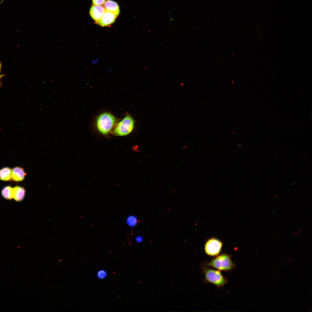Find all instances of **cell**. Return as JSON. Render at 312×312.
Wrapping results in <instances>:
<instances>
[{"label": "cell", "instance_id": "6da1fadb", "mask_svg": "<svg viewBox=\"0 0 312 312\" xmlns=\"http://www.w3.org/2000/svg\"><path fill=\"white\" fill-rule=\"evenodd\" d=\"M117 121L116 118L112 114L108 112H104L97 116L95 125L100 133L106 135L112 130Z\"/></svg>", "mask_w": 312, "mask_h": 312}, {"label": "cell", "instance_id": "7a4b0ae2", "mask_svg": "<svg viewBox=\"0 0 312 312\" xmlns=\"http://www.w3.org/2000/svg\"><path fill=\"white\" fill-rule=\"evenodd\" d=\"M135 121L132 116L127 113L124 118L116 123L112 130V133L117 136H124L130 134L133 130Z\"/></svg>", "mask_w": 312, "mask_h": 312}, {"label": "cell", "instance_id": "3957f363", "mask_svg": "<svg viewBox=\"0 0 312 312\" xmlns=\"http://www.w3.org/2000/svg\"><path fill=\"white\" fill-rule=\"evenodd\" d=\"M205 265L223 271L231 270L234 266L230 257L225 254L218 256Z\"/></svg>", "mask_w": 312, "mask_h": 312}, {"label": "cell", "instance_id": "277c9868", "mask_svg": "<svg viewBox=\"0 0 312 312\" xmlns=\"http://www.w3.org/2000/svg\"><path fill=\"white\" fill-rule=\"evenodd\" d=\"M204 271L206 280L218 287L224 286L226 283L220 271L204 268Z\"/></svg>", "mask_w": 312, "mask_h": 312}, {"label": "cell", "instance_id": "5b68a950", "mask_svg": "<svg viewBox=\"0 0 312 312\" xmlns=\"http://www.w3.org/2000/svg\"><path fill=\"white\" fill-rule=\"evenodd\" d=\"M222 246V242L215 238L209 240L206 242L205 247V251L207 254L211 256H215L220 252Z\"/></svg>", "mask_w": 312, "mask_h": 312}, {"label": "cell", "instance_id": "8992f818", "mask_svg": "<svg viewBox=\"0 0 312 312\" xmlns=\"http://www.w3.org/2000/svg\"><path fill=\"white\" fill-rule=\"evenodd\" d=\"M117 16L113 13L105 10L101 19L96 23L102 26H107L113 23Z\"/></svg>", "mask_w": 312, "mask_h": 312}, {"label": "cell", "instance_id": "52a82bcc", "mask_svg": "<svg viewBox=\"0 0 312 312\" xmlns=\"http://www.w3.org/2000/svg\"><path fill=\"white\" fill-rule=\"evenodd\" d=\"M105 10L103 6L94 5L90 9V14L92 18L97 22L101 19Z\"/></svg>", "mask_w": 312, "mask_h": 312}, {"label": "cell", "instance_id": "ba28073f", "mask_svg": "<svg viewBox=\"0 0 312 312\" xmlns=\"http://www.w3.org/2000/svg\"><path fill=\"white\" fill-rule=\"evenodd\" d=\"M26 175L23 169L19 167H15L12 170L11 179L16 181L23 180Z\"/></svg>", "mask_w": 312, "mask_h": 312}, {"label": "cell", "instance_id": "9c48e42d", "mask_svg": "<svg viewBox=\"0 0 312 312\" xmlns=\"http://www.w3.org/2000/svg\"><path fill=\"white\" fill-rule=\"evenodd\" d=\"M104 7L106 10L112 12L117 16L120 13L119 6L115 1L107 0L104 3Z\"/></svg>", "mask_w": 312, "mask_h": 312}, {"label": "cell", "instance_id": "30bf717a", "mask_svg": "<svg viewBox=\"0 0 312 312\" xmlns=\"http://www.w3.org/2000/svg\"><path fill=\"white\" fill-rule=\"evenodd\" d=\"M25 195V190L23 187L16 186L13 187V198L17 202L22 201Z\"/></svg>", "mask_w": 312, "mask_h": 312}, {"label": "cell", "instance_id": "8fae6325", "mask_svg": "<svg viewBox=\"0 0 312 312\" xmlns=\"http://www.w3.org/2000/svg\"><path fill=\"white\" fill-rule=\"evenodd\" d=\"M12 169L4 167L0 170V179L3 181H9L11 179Z\"/></svg>", "mask_w": 312, "mask_h": 312}, {"label": "cell", "instance_id": "7c38bea8", "mask_svg": "<svg viewBox=\"0 0 312 312\" xmlns=\"http://www.w3.org/2000/svg\"><path fill=\"white\" fill-rule=\"evenodd\" d=\"M13 188L10 186L5 187L1 191V194L3 197L5 199L10 200L13 198Z\"/></svg>", "mask_w": 312, "mask_h": 312}, {"label": "cell", "instance_id": "4fadbf2b", "mask_svg": "<svg viewBox=\"0 0 312 312\" xmlns=\"http://www.w3.org/2000/svg\"><path fill=\"white\" fill-rule=\"evenodd\" d=\"M126 222L127 225L129 227L132 228L136 226L138 221V219L135 216L130 215L127 217Z\"/></svg>", "mask_w": 312, "mask_h": 312}, {"label": "cell", "instance_id": "5bb4252c", "mask_svg": "<svg viewBox=\"0 0 312 312\" xmlns=\"http://www.w3.org/2000/svg\"><path fill=\"white\" fill-rule=\"evenodd\" d=\"M107 275L106 271L104 270H99L97 272L96 276L98 278L100 279H103L106 278Z\"/></svg>", "mask_w": 312, "mask_h": 312}, {"label": "cell", "instance_id": "9a60e30c", "mask_svg": "<svg viewBox=\"0 0 312 312\" xmlns=\"http://www.w3.org/2000/svg\"><path fill=\"white\" fill-rule=\"evenodd\" d=\"M93 4L95 5H102L105 3V0H92Z\"/></svg>", "mask_w": 312, "mask_h": 312}, {"label": "cell", "instance_id": "2e32d148", "mask_svg": "<svg viewBox=\"0 0 312 312\" xmlns=\"http://www.w3.org/2000/svg\"><path fill=\"white\" fill-rule=\"evenodd\" d=\"M135 241L138 243H140L143 241V238L141 236H138L135 238Z\"/></svg>", "mask_w": 312, "mask_h": 312}, {"label": "cell", "instance_id": "e0dca14e", "mask_svg": "<svg viewBox=\"0 0 312 312\" xmlns=\"http://www.w3.org/2000/svg\"><path fill=\"white\" fill-rule=\"evenodd\" d=\"M238 145H239V146H238L240 148V147H241V144H238Z\"/></svg>", "mask_w": 312, "mask_h": 312}, {"label": "cell", "instance_id": "ac0fdd59", "mask_svg": "<svg viewBox=\"0 0 312 312\" xmlns=\"http://www.w3.org/2000/svg\"><path fill=\"white\" fill-rule=\"evenodd\" d=\"M1 63H0V70H1Z\"/></svg>", "mask_w": 312, "mask_h": 312}, {"label": "cell", "instance_id": "d6986e66", "mask_svg": "<svg viewBox=\"0 0 312 312\" xmlns=\"http://www.w3.org/2000/svg\"><path fill=\"white\" fill-rule=\"evenodd\" d=\"M2 77V75H0V79H1V77Z\"/></svg>", "mask_w": 312, "mask_h": 312}]
</instances>
